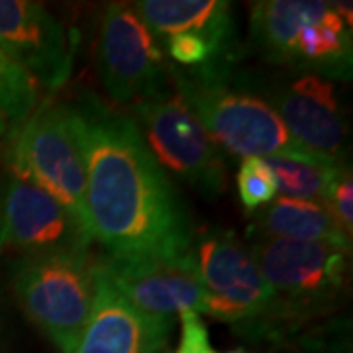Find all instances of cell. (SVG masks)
<instances>
[{
    "instance_id": "cell-8",
    "label": "cell",
    "mask_w": 353,
    "mask_h": 353,
    "mask_svg": "<svg viewBox=\"0 0 353 353\" xmlns=\"http://www.w3.org/2000/svg\"><path fill=\"white\" fill-rule=\"evenodd\" d=\"M130 116L161 167L208 201L226 190L222 150L175 90L132 104Z\"/></svg>"
},
{
    "instance_id": "cell-6",
    "label": "cell",
    "mask_w": 353,
    "mask_h": 353,
    "mask_svg": "<svg viewBox=\"0 0 353 353\" xmlns=\"http://www.w3.org/2000/svg\"><path fill=\"white\" fill-rule=\"evenodd\" d=\"M194 259L206 292L204 314L228 324L250 340H283L277 299L265 281L252 248L232 230L201 234Z\"/></svg>"
},
{
    "instance_id": "cell-3",
    "label": "cell",
    "mask_w": 353,
    "mask_h": 353,
    "mask_svg": "<svg viewBox=\"0 0 353 353\" xmlns=\"http://www.w3.org/2000/svg\"><path fill=\"white\" fill-rule=\"evenodd\" d=\"M248 243L277 299L283 334L334 314L350 294V253L248 230Z\"/></svg>"
},
{
    "instance_id": "cell-17",
    "label": "cell",
    "mask_w": 353,
    "mask_h": 353,
    "mask_svg": "<svg viewBox=\"0 0 353 353\" xmlns=\"http://www.w3.org/2000/svg\"><path fill=\"white\" fill-rule=\"evenodd\" d=\"M265 165L271 169L277 183V192H283L285 199L296 201L326 202L330 189L340 175V163L316 153L292 150L287 153H277L263 157Z\"/></svg>"
},
{
    "instance_id": "cell-18",
    "label": "cell",
    "mask_w": 353,
    "mask_h": 353,
    "mask_svg": "<svg viewBox=\"0 0 353 353\" xmlns=\"http://www.w3.org/2000/svg\"><path fill=\"white\" fill-rule=\"evenodd\" d=\"M34 79L0 50V141L12 136L39 106Z\"/></svg>"
},
{
    "instance_id": "cell-5",
    "label": "cell",
    "mask_w": 353,
    "mask_h": 353,
    "mask_svg": "<svg viewBox=\"0 0 353 353\" xmlns=\"http://www.w3.org/2000/svg\"><path fill=\"white\" fill-rule=\"evenodd\" d=\"M97 283V255L90 250L18 255L10 265V287L20 308L59 353H75Z\"/></svg>"
},
{
    "instance_id": "cell-7",
    "label": "cell",
    "mask_w": 353,
    "mask_h": 353,
    "mask_svg": "<svg viewBox=\"0 0 353 353\" xmlns=\"http://www.w3.org/2000/svg\"><path fill=\"white\" fill-rule=\"evenodd\" d=\"M4 163L8 175L50 192L90 230L85 161L67 102H39L32 116L4 141Z\"/></svg>"
},
{
    "instance_id": "cell-12",
    "label": "cell",
    "mask_w": 353,
    "mask_h": 353,
    "mask_svg": "<svg viewBox=\"0 0 353 353\" xmlns=\"http://www.w3.org/2000/svg\"><path fill=\"white\" fill-rule=\"evenodd\" d=\"M81 36L75 28L32 0H0V50L34 79L39 90L57 92L75 69Z\"/></svg>"
},
{
    "instance_id": "cell-9",
    "label": "cell",
    "mask_w": 353,
    "mask_h": 353,
    "mask_svg": "<svg viewBox=\"0 0 353 353\" xmlns=\"http://www.w3.org/2000/svg\"><path fill=\"white\" fill-rule=\"evenodd\" d=\"M171 63L136 10L122 2L106 6L99 36V71L116 104H136L173 90Z\"/></svg>"
},
{
    "instance_id": "cell-21",
    "label": "cell",
    "mask_w": 353,
    "mask_h": 353,
    "mask_svg": "<svg viewBox=\"0 0 353 353\" xmlns=\"http://www.w3.org/2000/svg\"><path fill=\"white\" fill-rule=\"evenodd\" d=\"M181 322V338L175 353H220L210 343L208 328L202 318L192 310L179 314Z\"/></svg>"
},
{
    "instance_id": "cell-11",
    "label": "cell",
    "mask_w": 353,
    "mask_h": 353,
    "mask_svg": "<svg viewBox=\"0 0 353 353\" xmlns=\"http://www.w3.org/2000/svg\"><path fill=\"white\" fill-rule=\"evenodd\" d=\"M243 77L277 112L296 148L345 163L350 124L334 81L310 73L259 83Z\"/></svg>"
},
{
    "instance_id": "cell-22",
    "label": "cell",
    "mask_w": 353,
    "mask_h": 353,
    "mask_svg": "<svg viewBox=\"0 0 353 353\" xmlns=\"http://www.w3.org/2000/svg\"><path fill=\"white\" fill-rule=\"evenodd\" d=\"M228 353H248V352H245V350H230Z\"/></svg>"
},
{
    "instance_id": "cell-1",
    "label": "cell",
    "mask_w": 353,
    "mask_h": 353,
    "mask_svg": "<svg viewBox=\"0 0 353 353\" xmlns=\"http://www.w3.org/2000/svg\"><path fill=\"white\" fill-rule=\"evenodd\" d=\"M67 108L85 161L90 234L104 255L192 250L189 212L136 120L90 90Z\"/></svg>"
},
{
    "instance_id": "cell-10",
    "label": "cell",
    "mask_w": 353,
    "mask_h": 353,
    "mask_svg": "<svg viewBox=\"0 0 353 353\" xmlns=\"http://www.w3.org/2000/svg\"><path fill=\"white\" fill-rule=\"evenodd\" d=\"M97 265L134 308L159 322L175 324L181 312H204L206 292L192 250L183 253L97 255Z\"/></svg>"
},
{
    "instance_id": "cell-4",
    "label": "cell",
    "mask_w": 353,
    "mask_h": 353,
    "mask_svg": "<svg viewBox=\"0 0 353 353\" xmlns=\"http://www.w3.org/2000/svg\"><path fill=\"white\" fill-rule=\"evenodd\" d=\"M169 75L173 90L224 152L245 159L301 150L269 102L248 85L243 73L199 75L171 63Z\"/></svg>"
},
{
    "instance_id": "cell-23",
    "label": "cell",
    "mask_w": 353,
    "mask_h": 353,
    "mask_svg": "<svg viewBox=\"0 0 353 353\" xmlns=\"http://www.w3.org/2000/svg\"><path fill=\"white\" fill-rule=\"evenodd\" d=\"M159 353H169V350H163V352H159Z\"/></svg>"
},
{
    "instance_id": "cell-14",
    "label": "cell",
    "mask_w": 353,
    "mask_h": 353,
    "mask_svg": "<svg viewBox=\"0 0 353 353\" xmlns=\"http://www.w3.org/2000/svg\"><path fill=\"white\" fill-rule=\"evenodd\" d=\"M173 326L139 312L99 271L92 312L75 353H159L169 350Z\"/></svg>"
},
{
    "instance_id": "cell-19",
    "label": "cell",
    "mask_w": 353,
    "mask_h": 353,
    "mask_svg": "<svg viewBox=\"0 0 353 353\" xmlns=\"http://www.w3.org/2000/svg\"><path fill=\"white\" fill-rule=\"evenodd\" d=\"M238 194L245 212L255 214L277 199V183L263 157H245L238 169Z\"/></svg>"
},
{
    "instance_id": "cell-20",
    "label": "cell",
    "mask_w": 353,
    "mask_h": 353,
    "mask_svg": "<svg viewBox=\"0 0 353 353\" xmlns=\"http://www.w3.org/2000/svg\"><path fill=\"white\" fill-rule=\"evenodd\" d=\"M324 206L330 210V214L334 216V220L338 222V226L352 238L353 234V176L350 163L343 165L340 175L336 176L330 194Z\"/></svg>"
},
{
    "instance_id": "cell-13",
    "label": "cell",
    "mask_w": 353,
    "mask_h": 353,
    "mask_svg": "<svg viewBox=\"0 0 353 353\" xmlns=\"http://www.w3.org/2000/svg\"><path fill=\"white\" fill-rule=\"evenodd\" d=\"M90 243V230L50 192L14 175L0 183V250L88 252Z\"/></svg>"
},
{
    "instance_id": "cell-2",
    "label": "cell",
    "mask_w": 353,
    "mask_h": 353,
    "mask_svg": "<svg viewBox=\"0 0 353 353\" xmlns=\"http://www.w3.org/2000/svg\"><path fill=\"white\" fill-rule=\"evenodd\" d=\"M253 48L267 63L292 73H310L350 83L353 71L352 28L322 0H263L250 18Z\"/></svg>"
},
{
    "instance_id": "cell-15",
    "label": "cell",
    "mask_w": 353,
    "mask_h": 353,
    "mask_svg": "<svg viewBox=\"0 0 353 353\" xmlns=\"http://www.w3.org/2000/svg\"><path fill=\"white\" fill-rule=\"evenodd\" d=\"M155 39L199 32L228 50L238 51V26L226 0H141L132 6Z\"/></svg>"
},
{
    "instance_id": "cell-16",
    "label": "cell",
    "mask_w": 353,
    "mask_h": 353,
    "mask_svg": "<svg viewBox=\"0 0 353 353\" xmlns=\"http://www.w3.org/2000/svg\"><path fill=\"white\" fill-rule=\"evenodd\" d=\"M248 230L279 240L324 243L352 255V238L338 226L322 202L281 196L257 210Z\"/></svg>"
}]
</instances>
